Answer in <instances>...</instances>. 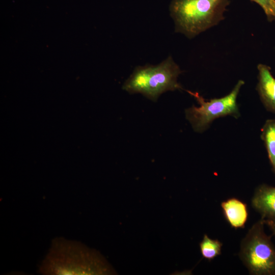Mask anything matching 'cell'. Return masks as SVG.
Returning <instances> with one entry per match:
<instances>
[{"mask_svg": "<svg viewBox=\"0 0 275 275\" xmlns=\"http://www.w3.org/2000/svg\"><path fill=\"white\" fill-rule=\"evenodd\" d=\"M47 275L111 274L114 271L97 251L80 242L57 237L39 267Z\"/></svg>", "mask_w": 275, "mask_h": 275, "instance_id": "cell-1", "label": "cell"}, {"mask_svg": "<svg viewBox=\"0 0 275 275\" xmlns=\"http://www.w3.org/2000/svg\"><path fill=\"white\" fill-rule=\"evenodd\" d=\"M229 0H173L170 7L175 32L191 39L224 19Z\"/></svg>", "mask_w": 275, "mask_h": 275, "instance_id": "cell-2", "label": "cell"}, {"mask_svg": "<svg viewBox=\"0 0 275 275\" xmlns=\"http://www.w3.org/2000/svg\"><path fill=\"white\" fill-rule=\"evenodd\" d=\"M262 218L254 224L242 240L239 257L254 275H275V246L264 231Z\"/></svg>", "mask_w": 275, "mask_h": 275, "instance_id": "cell-3", "label": "cell"}, {"mask_svg": "<svg viewBox=\"0 0 275 275\" xmlns=\"http://www.w3.org/2000/svg\"><path fill=\"white\" fill-rule=\"evenodd\" d=\"M244 82L239 80L228 95L219 98L206 100L198 92L187 91L194 96L199 106L193 105L185 109V117L193 129L202 133L207 129L214 120L231 116L235 118L240 117L237 98Z\"/></svg>", "mask_w": 275, "mask_h": 275, "instance_id": "cell-4", "label": "cell"}, {"mask_svg": "<svg viewBox=\"0 0 275 275\" xmlns=\"http://www.w3.org/2000/svg\"><path fill=\"white\" fill-rule=\"evenodd\" d=\"M181 73L179 67L171 56L158 65L153 66L145 97L155 101L166 91L182 89L177 82Z\"/></svg>", "mask_w": 275, "mask_h": 275, "instance_id": "cell-5", "label": "cell"}, {"mask_svg": "<svg viewBox=\"0 0 275 275\" xmlns=\"http://www.w3.org/2000/svg\"><path fill=\"white\" fill-rule=\"evenodd\" d=\"M258 82L256 89L265 108L275 114V78L266 65H258Z\"/></svg>", "mask_w": 275, "mask_h": 275, "instance_id": "cell-6", "label": "cell"}, {"mask_svg": "<svg viewBox=\"0 0 275 275\" xmlns=\"http://www.w3.org/2000/svg\"><path fill=\"white\" fill-rule=\"evenodd\" d=\"M252 206L262 218L275 220V186L266 184L259 185L252 198Z\"/></svg>", "mask_w": 275, "mask_h": 275, "instance_id": "cell-7", "label": "cell"}, {"mask_svg": "<svg viewBox=\"0 0 275 275\" xmlns=\"http://www.w3.org/2000/svg\"><path fill=\"white\" fill-rule=\"evenodd\" d=\"M221 206L224 216L231 227L244 228L249 216L246 203L236 198H231L223 201Z\"/></svg>", "mask_w": 275, "mask_h": 275, "instance_id": "cell-8", "label": "cell"}, {"mask_svg": "<svg viewBox=\"0 0 275 275\" xmlns=\"http://www.w3.org/2000/svg\"><path fill=\"white\" fill-rule=\"evenodd\" d=\"M153 67L152 65H146L135 68L124 82L123 89L129 93H141L145 96Z\"/></svg>", "mask_w": 275, "mask_h": 275, "instance_id": "cell-9", "label": "cell"}, {"mask_svg": "<svg viewBox=\"0 0 275 275\" xmlns=\"http://www.w3.org/2000/svg\"><path fill=\"white\" fill-rule=\"evenodd\" d=\"M272 170L275 174V119L267 120L261 130Z\"/></svg>", "mask_w": 275, "mask_h": 275, "instance_id": "cell-10", "label": "cell"}, {"mask_svg": "<svg viewBox=\"0 0 275 275\" xmlns=\"http://www.w3.org/2000/svg\"><path fill=\"white\" fill-rule=\"evenodd\" d=\"M223 243L217 239H213L204 234L199 243L200 252L202 257L210 261L221 254Z\"/></svg>", "mask_w": 275, "mask_h": 275, "instance_id": "cell-11", "label": "cell"}, {"mask_svg": "<svg viewBox=\"0 0 275 275\" xmlns=\"http://www.w3.org/2000/svg\"><path fill=\"white\" fill-rule=\"evenodd\" d=\"M258 4L269 21L275 20V0H251Z\"/></svg>", "mask_w": 275, "mask_h": 275, "instance_id": "cell-12", "label": "cell"}, {"mask_svg": "<svg viewBox=\"0 0 275 275\" xmlns=\"http://www.w3.org/2000/svg\"><path fill=\"white\" fill-rule=\"evenodd\" d=\"M263 219V218H262ZM264 224L266 225L271 231L272 235L275 238V220L272 219H263Z\"/></svg>", "mask_w": 275, "mask_h": 275, "instance_id": "cell-13", "label": "cell"}]
</instances>
